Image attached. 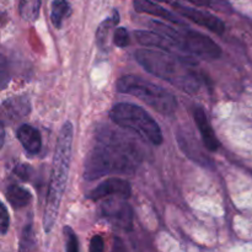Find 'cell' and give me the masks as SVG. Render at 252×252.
I'll return each mask as SVG.
<instances>
[{
    "label": "cell",
    "mask_w": 252,
    "mask_h": 252,
    "mask_svg": "<svg viewBox=\"0 0 252 252\" xmlns=\"http://www.w3.org/2000/svg\"><path fill=\"white\" fill-rule=\"evenodd\" d=\"M73 139V125L70 122H65L59 130L56 150H54L53 165L51 170V180H49L43 216V228L46 233H51L56 224L61 202L65 192L69 169H70Z\"/></svg>",
    "instance_id": "obj_1"
},
{
    "label": "cell",
    "mask_w": 252,
    "mask_h": 252,
    "mask_svg": "<svg viewBox=\"0 0 252 252\" xmlns=\"http://www.w3.org/2000/svg\"><path fill=\"white\" fill-rule=\"evenodd\" d=\"M139 155L134 145L125 139L113 137L103 140L89 153L84 176L86 180H96L111 172L130 174L139 162Z\"/></svg>",
    "instance_id": "obj_2"
},
{
    "label": "cell",
    "mask_w": 252,
    "mask_h": 252,
    "mask_svg": "<svg viewBox=\"0 0 252 252\" xmlns=\"http://www.w3.org/2000/svg\"><path fill=\"white\" fill-rule=\"evenodd\" d=\"M134 57L144 70L171 84L184 93L193 95L199 90L198 78L189 66L193 63L187 59L167 53L161 49H138Z\"/></svg>",
    "instance_id": "obj_3"
},
{
    "label": "cell",
    "mask_w": 252,
    "mask_h": 252,
    "mask_svg": "<svg viewBox=\"0 0 252 252\" xmlns=\"http://www.w3.org/2000/svg\"><path fill=\"white\" fill-rule=\"evenodd\" d=\"M117 91L139 98L164 116L174 115L177 108V101L172 94L139 76L125 75L120 78Z\"/></svg>",
    "instance_id": "obj_4"
},
{
    "label": "cell",
    "mask_w": 252,
    "mask_h": 252,
    "mask_svg": "<svg viewBox=\"0 0 252 252\" xmlns=\"http://www.w3.org/2000/svg\"><path fill=\"white\" fill-rule=\"evenodd\" d=\"M110 117L116 125L133 130L152 144L160 145L164 140L159 125L139 106L126 102L117 103L111 110Z\"/></svg>",
    "instance_id": "obj_5"
},
{
    "label": "cell",
    "mask_w": 252,
    "mask_h": 252,
    "mask_svg": "<svg viewBox=\"0 0 252 252\" xmlns=\"http://www.w3.org/2000/svg\"><path fill=\"white\" fill-rule=\"evenodd\" d=\"M150 25L154 31L172 39L191 56H198L206 59H217L221 56L220 47L211 37L201 32L185 29V26H181V30H177L157 20L150 21Z\"/></svg>",
    "instance_id": "obj_6"
},
{
    "label": "cell",
    "mask_w": 252,
    "mask_h": 252,
    "mask_svg": "<svg viewBox=\"0 0 252 252\" xmlns=\"http://www.w3.org/2000/svg\"><path fill=\"white\" fill-rule=\"evenodd\" d=\"M125 197L116 196L101 204L102 216L118 229L129 231L133 226V209Z\"/></svg>",
    "instance_id": "obj_7"
},
{
    "label": "cell",
    "mask_w": 252,
    "mask_h": 252,
    "mask_svg": "<svg viewBox=\"0 0 252 252\" xmlns=\"http://www.w3.org/2000/svg\"><path fill=\"white\" fill-rule=\"evenodd\" d=\"M135 38L143 46L148 47H157V48L161 49V51L167 52V53L175 54L177 57H181V58L187 59L189 62L194 64V61L192 59L191 54L187 53L182 47H180L179 44L175 43L172 39L167 38L164 34L159 33V32L154 31H135Z\"/></svg>",
    "instance_id": "obj_8"
},
{
    "label": "cell",
    "mask_w": 252,
    "mask_h": 252,
    "mask_svg": "<svg viewBox=\"0 0 252 252\" xmlns=\"http://www.w3.org/2000/svg\"><path fill=\"white\" fill-rule=\"evenodd\" d=\"M172 6L181 16L187 17L192 22L202 27H206V29L214 32V33L223 34L224 31H225V24L219 17L214 16V15L209 14V12L201 11V10L193 9V7L189 6H185V5L180 4V2H174Z\"/></svg>",
    "instance_id": "obj_9"
},
{
    "label": "cell",
    "mask_w": 252,
    "mask_h": 252,
    "mask_svg": "<svg viewBox=\"0 0 252 252\" xmlns=\"http://www.w3.org/2000/svg\"><path fill=\"white\" fill-rule=\"evenodd\" d=\"M130 192H132V187H130L129 182L122 179H117V177H112V179L103 181L95 189H93L89 194V198L93 201H100V199L107 198L110 196H120L128 198L130 196Z\"/></svg>",
    "instance_id": "obj_10"
},
{
    "label": "cell",
    "mask_w": 252,
    "mask_h": 252,
    "mask_svg": "<svg viewBox=\"0 0 252 252\" xmlns=\"http://www.w3.org/2000/svg\"><path fill=\"white\" fill-rule=\"evenodd\" d=\"M194 122H196L197 128H198L199 133H201L202 140H203L204 145L209 152H217L220 147V142L217 138L216 132H214L213 127L211 126V122L207 118L206 112L202 108H196L194 110Z\"/></svg>",
    "instance_id": "obj_11"
},
{
    "label": "cell",
    "mask_w": 252,
    "mask_h": 252,
    "mask_svg": "<svg viewBox=\"0 0 252 252\" xmlns=\"http://www.w3.org/2000/svg\"><path fill=\"white\" fill-rule=\"evenodd\" d=\"M133 5H134V9L137 10L138 12H143V14H148V15H154V16L160 17V19H164L165 21L171 22V24L185 26L184 22H182L176 15L172 14L171 11H169V10L165 9V7L160 6L158 2L152 1V0H134V1H133Z\"/></svg>",
    "instance_id": "obj_12"
},
{
    "label": "cell",
    "mask_w": 252,
    "mask_h": 252,
    "mask_svg": "<svg viewBox=\"0 0 252 252\" xmlns=\"http://www.w3.org/2000/svg\"><path fill=\"white\" fill-rule=\"evenodd\" d=\"M17 139L22 144L24 149L29 154L34 155L39 153L42 147V137L38 129L32 127L31 125H22L17 129Z\"/></svg>",
    "instance_id": "obj_13"
},
{
    "label": "cell",
    "mask_w": 252,
    "mask_h": 252,
    "mask_svg": "<svg viewBox=\"0 0 252 252\" xmlns=\"http://www.w3.org/2000/svg\"><path fill=\"white\" fill-rule=\"evenodd\" d=\"M30 103L26 97H14L4 101L2 103V113L4 117L7 116L9 120H16L19 117H24L29 113Z\"/></svg>",
    "instance_id": "obj_14"
},
{
    "label": "cell",
    "mask_w": 252,
    "mask_h": 252,
    "mask_svg": "<svg viewBox=\"0 0 252 252\" xmlns=\"http://www.w3.org/2000/svg\"><path fill=\"white\" fill-rule=\"evenodd\" d=\"M6 198L14 208L26 207L31 201V193L19 185H9L6 189Z\"/></svg>",
    "instance_id": "obj_15"
},
{
    "label": "cell",
    "mask_w": 252,
    "mask_h": 252,
    "mask_svg": "<svg viewBox=\"0 0 252 252\" xmlns=\"http://www.w3.org/2000/svg\"><path fill=\"white\" fill-rule=\"evenodd\" d=\"M70 15V5L66 0H53L51 6V20L52 24L59 29L63 25V21Z\"/></svg>",
    "instance_id": "obj_16"
},
{
    "label": "cell",
    "mask_w": 252,
    "mask_h": 252,
    "mask_svg": "<svg viewBox=\"0 0 252 252\" xmlns=\"http://www.w3.org/2000/svg\"><path fill=\"white\" fill-rule=\"evenodd\" d=\"M41 0H20L19 14L25 21L33 22L38 19Z\"/></svg>",
    "instance_id": "obj_17"
},
{
    "label": "cell",
    "mask_w": 252,
    "mask_h": 252,
    "mask_svg": "<svg viewBox=\"0 0 252 252\" xmlns=\"http://www.w3.org/2000/svg\"><path fill=\"white\" fill-rule=\"evenodd\" d=\"M120 22V15H118V12L113 11V15L110 17V19L106 20L105 22H102V24L100 25V27H98L97 30V43L100 47H105V43H106V38H107V34H108V31H110V29L112 26H116V25Z\"/></svg>",
    "instance_id": "obj_18"
},
{
    "label": "cell",
    "mask_w": 252,
    "mask_h": 252,
    "mask_svg": "<svg viewBox=\"0 0 252 252\" xmlns=\"http://www.w3.org/2000/svg\"><path fill=\"white\" fill-rule=\"evenodd\" d=\"M34 246V239H33V231H32V225L29 224L26 228L22 231L21 243H20V250H31Z\"/></svg>",
    "instance_id": "obj_19"
},
{
    "label": "cell",
    "mask_w": 252,
    "mask_h": 252,
    "mask_svg": "<svg viewBox=\"0 0 252 252\" xmlns=\"http://www.w3.org/2000/svg\"><path fill=\"white\" fill-rule=\"evenodd\" d=\"M64 235H65V250L68 252L78 251L79 250L78 238H76L73 229L69 228V226H65V228H64Z\"/></svg>",
    "instance_id": "obj_20"
},
{
    "label": "cell",
    "mask_w": 252,
    "mask_h": 252,
    "mask_svg": "<svg viewBox=\"0 0 252 252\" xmlns=\"http://www.w3.org/2000/svg\"><path fill=\"white\" fill-rule=\"evenodd\" d=\"M113 43L117 47H127L128 43H129V34H128V31L125 29V27H120L115 31V34H113Z\"/></svg>",
    "instance_id": "obj_21"
},
{
    "label": "cell",
    "mask_w": 252,
    "mask_h": 252,
    "mask_svg": "<svg viewBox=\"0 0 252 252\" xmlns=\"http://www.w3.org/2000/svg\"><path fill=\"white\" fill-rule=\"evenodd\" d=\"M10 225V217L9 213H7V209L5 207L4 203H1V213H0V231L1 234H6L7 229H9Z\"/></svg>",
    "instance_id": "obj_22"
},
{
    "label": "cell",
    "mask_w": 252,
    "mask_h": 252,
    "mask_svg": "<svg viewBox=\"0 0 252 252\" xmlns=\"http://www.w3.org/2000/svg\"><path fill=\"white\" fill-rule=\"evenodd\" d=\"M105 249V243H103V239L100 235H95L91 239L90 243V251L91 252H101Z\"/></svg>",
    "instance_id": "obj_23"
},
{
    "label": "cell",
    "mask_w": 252,
    "mask_h": 252,
    "mask_svg": "<svg viewBox=\"0 0 252 252\" xmlns=\"http://www.w3.org/2000/svg\"><path fill=\"white\" fill-rule=\"evenodd\" d=\"M30 171H31V169H30L27 165H19V166L15 169V174H16L17 176H19L20 179H22V180L29 179Z\"/></svg>",
    "instance_id": "obj_24"
},
{
    "label": "cell",
    "mask_w": 252,
    "mask_h": 252,
    "mask_svg": "<svg viewBox=\"0 0 252 252\" xmlns=\"http://www.w3.org/2000/svg\"><path fill=\"white\" fill-rule=\"evenodd\" d=\"M191 4L197 5V6H208L211 4V0H187Z\"/></svg>",
    "instance_id": "obj_25"
},
{
    "label": "cell",
    "mask_w": 252,
    "mask_h": 252,
    "mask_svg": "<svg viewBox=\"0 0 252 252\" xmlns=\"http://www.w3.org/2000/svg\"><path fill=\"white\" fill-rule=\"evenodd\" d=\"M155 1H158V2H167V1H169V0H155Z\"/></svg>",
    "instance_id": "obj_26"
}]
</instances>
